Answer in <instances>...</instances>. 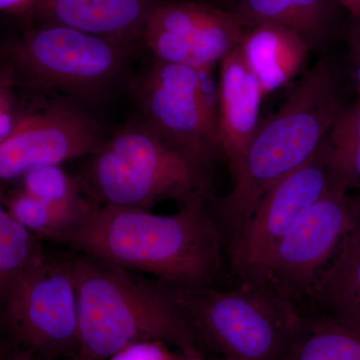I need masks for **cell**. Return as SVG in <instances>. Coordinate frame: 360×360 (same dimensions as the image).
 Returning <instances> with one entry per match:
<instances>
[{
  "mask_svg": "<svg viewBox=\"0 0 360 360\" xmlns=\"http://www.w3.org/2000/svg\"><path fill=\"white\" fill-rule=\"evenodd\" d=\"M205 200L189 201L174 214L96 203L59 243L181 290L210 288L221 269L222 229Z\"/></svg>",
  "mask_w": 360,
  "mask_h": 360,
  "instance_id": "6da1fadb",
  "label": "cell"
},
{
  "mask_svg": "<svg viewBox=\"0 0 360 360\" xmlns=\"http://www.w3.org/2000/svg\"><path fill=\"white\" fill-rule=\"evenodd\" d=\"M71 262L77 291V360H106L144 340L161 341L182 355L202 354L179 288L82 253Z\"/></svg>",
  "mask_w": 360,
  "mask_h": 360,
  "instance_id": "7a4b0ae2",
  "label": "cell"
},
{
  "mask_svg": "<svg viewBox=\"0 0 360 360\" xmlns=\"http://www.w3.org/2000/svg\"><path fill=\"white\" fill-rule=\"evenodd\" d=\"M338 115L333 78L328 66L319 63L276 113L258 123L233 187L217 208L220 227L232 240L267 191L316 153Z\"/></svg>",
  "mask_w": 360,
  "mask_h": 360,
  "instance_id": "3957f363",
  "label": "cell"
},
{
  "mask_svg": "<svg viewBox=\"0 0 360 360\" xmlns=\"http://www.w3.org/2000/svg\"><path fill=\"white\" fill-rule=\"evenodd\" d=\"M77 177L97 205L148 210L163 200L207 198L210 168L177 150L141 120L105 139Z\"/></svg>",
  "mask_w": 360,
  "mask_h": 360,
  "instance_id": "277c9868",
  "label": "cell"
},
{
  "mask_svg": "<svg viewBox=\"0 0 360 360\" xmlns=\"http://www.w3.org/2000/svg\"><path fill=\"white\" fill-rule=\"evenodd\" d=\"M179 291L202 345L227 359L281 360L302 319L295 302L262 283Z\"/></svg>",
  "mask_w": 360,
  "mask_h": 360,
  "instance_id": "5b68a950",
  "label": "cell"
},
{
  "mask_svg": "<svg viewBox=\"0 0 360 360\" xmlns=\"http://www.w3.org/2000/svg\"><path fill=\"white\" fill-rule=\"evenodd\" d=\"M134 49L65 26L44 23L13 45L11 58L18 77L32 89L94 101L120 84Z\"/></svg>",
  "mask_w": 360,
  "mask_h": 360,
  "instance_id": "8992f818",
  "label": "cell"
},
{
  "mask_svg": "<svg viewBox=\"0 0 360 360\" xmlns=\"http://www.w3.org/2000/svg\"><path fill=\"white\" fill-rule=\"evenodd\" d=\"M0 319L23 349L49 360H77V284L71 257L34 255L4 298Z\"/></svg>",
  "mask_w": 360,
  "mask_h": 360,
  "instance_id": "52a82bcc",
  "label": "cell"
},
{
  "mask_svg": "<svg viewBox=\"0 0 360 360\" xmlns=\"http://www.w3.org/2000/svg\"><path fill=\"white\" fill-rule=\"evenodd\" d=\"M212 70L163 63L155 59L132 85L139 120L170 146L212 167L219 153V116L212 89H206Z\"/></svg>",
  "mask_w": 360,
  "mask_h": 360,
  "instance_id": "ba28073f",
  "label": "cell"
},
{
  "mask_svg": "<svg viewBox=\"0 0 360 360\" xmlns=\"http://www.w3.org/2000/svg\"><path fill=\"white\" fill-rule=\"evenodd\" d=\"M359 220L360 200L331 188L284 234L250 283L264 284L295 303Z\"/></svg>",
  "mask_w": 360,
  "mask_h": 360,
  "instance_id": "9c48e42d",
  "label": "cell"
},
{
  "mask_svg": "<svg viewBox=\"0 0 360 360\" xmlns=\"http://www.w3.org/2000/svg\"><path fill=\"white\" fill-rule=\"evenodd\" d=\"M250 27L236 11L203 0H167L151 15L143 42L158 60L212 70Z\"/></svg>",
  "mask_w": 360,
  "mask_h": 360,
  "instance_id": "30bf717a",
  "label": "cell"
},
{
  "mask_svg": "<svg viewBox=\"0 0 360 360\" xmlns=\"http://www.w3.org/2000/svg\"><path fill=\"white\" fill-rule=\"evenodd\" d=\"M104 139L99 123L70 104L20 115L13 131L0 144V198L33 170L87 158Z\"/></svg>",
  "mask_w": 360,
  "mask_h": 360,
  "instance_id": "8fae6325",
  "label": "cell"
},
{
  "mask_svg": "<svg viewBox=\"0 0 360 360\" xmlns=\"http://www.w3.org/2000/svg\"><path fill=\"white\" fill-rule=\"evenodd\" d=\"M330 189L323 141L307 162L267 191L243 231L232 240V267L243 283L255 278L284 234Z\"/></svg>",
  "mask_w": 360,
  "mask_h": 360,
  "instance_id": "7c38bea8",
  "label": "cell"
},
{
  "mask_svg": "<svg viewBox=\"0 0 360 360\" xmlns=\"http://www.w3.org/2000/svg\"><path fill=\"white\" fill-rule=\"evenodd\" d=\"M167 0H45L47 25L65 26L134 49L143 42L151 15Z\"/></svg>",
  "mask_w": 360,
  "mask_h": 360,
  "instance_id": "4fadbf2b",
  "label": "cell"
},
{
  "mask_svg": "<svg viewBox=\"0 0 360 360\" xmlns=\"http://www.w3.org/2000/svg\"><path fill=\"white\" fill-rule=\"evenodd\" d=\"M217 91L219 151L226 158L234 179L259 123L260 104L264 96L239 46L220 61Z\"/></svg>",
  "mask_w": 360,
  "mask_h": 360,
  "instance_id": "5bb4252c",
  "label": "cell"
},
{
  "mask_svg": "<svg viewBox=\"0 0 360 360\" xmlns=\"http://www.w3.org/2000/svg\"><path fill=\"white\" fill-rule=\"evenodd\" d=\"M309 49L300 34L272 23L251 26L239 44L246 65L257 78L264 96L297 75Z\"/></svg>",
  "mask_w": 360,
  "mask_h": 360,
  "instance_id": "9a60e30c",
  "label": "cell"
},
{
  "mask_svg": "<svg viewBox=\"0 0 360 360\" xmlns=\"http://www.w3.org/2000/svg\"><path fill=\"white\" fill-rule=\"evenodd\" d=\"M307 296L315 315L360 328V220Z\"/></svg>",
  "mask_w": 360,
  "mask_h": 360,
  "instance_id": "2e32d148",
  "label": "cell"
},
{
  "mask_svg": "<svg viewBox=\"0 0 360 360\" xmlns=\"http://www.w3.org/2000/svg\"><path fill=\"white\" fill-rule=\"evenodd\" d=\"M18 182L20 189L51 206L56 213L63 229L58 243L77 229L96 205L77 177L71 176L61 165L33 170Z\"/></svg>",
  "mask_w": 360,
  "mask_h": 360,
  "instance_id": "e0dca14e",
  "label": "cell"
},
{
  "mask_svg": "<svg viewBox=\"0 0 360 360\" xmlns=\"http://www.w3.org/2000/svg\"><path fill=\"white\" fill-rule=\"evenodd\" d=\"M281 360H360V328L319 315L302 316Z\"/></svg>",
  "mask_w": 360,
  "mask_h": 360,
  "instance_id": "ac0fdd59",
  "label": "cell"
},
{
  "mask_svg": "<svg viewBox=\"0 0 360 360\" xmlns=\"http://www.w3.org/2000/svg\"><path fill=\"white\" fill-rule=\"evenodd\" d=\"M250 26L272 23L300 34L309 47L319 41L328 21V0H238L236 8Z\"/></svg>",
  "mask_w": 360,
  "mask_h": 360,
  "instance_id": "d6986e66",
  "label": "cell"
},
{
  "mask_svg": "<svg viewBox=\"0 0 360 360\" xmlns=\"http://www.w3.org/2000/svg\"><path fill=\"white\" fill-rule=\"evenodd\" d=\"M329 141H324L331 188L360 191V105L338 113Z\"/></svg>",
  "mask_w": 360,
  "mask_h": 360,
  "instance_id": "ffe728a7",
  "label": "cell"
},
{
  "mask_svg": "<svg viewBox=\"0 0 360 360\" xmlns=\"http://www.w3.org/2000/svg\"><path fill=\"white\" fill-rule=\"evenodd\" d=\"M40 248L39 238L18 224L0 200V307L14 281Z\"/></svg>",
  "mask_w": 360,
  "mask_h": 360,
  "instance_id": "44dd1931",
  "label": "cell"
},
{
  "mask_svg": "<svg viewBox=\"0 0 360 360\" xmlns=\"http://www.w3.org/2000/svg\"><path fill=\"white\" fill-rule=\"evenodd\" d=\"M0 200L11 217L33 236L58 243L63 229L51 206L20 188L1 196Z\"/></svg>",
  "mask_w": 360,
  "mask_h": 360,
  "instance_id": "7402d4cb",
  "label": "cell"
},
{
  "mask_svg": "<svg viewBox=\"0 0 360 360\" xmlns=\"http://www.w3.org/2000/svg\"><path fill=\"white\" fill-rule=\"evenodd\" d=\"M106 360H179V354L161 341L144 340L130 343Z\"/></svg>",
  "mask_w": 360,
  "mask_h": 360,
  "instance_id": "603a6c76",
  "label": "cell"
},
{
  "mask_svg": "<svg viewBox=\"0 0 360 360\" xmlns=\"http://www.w3.org/2000/svg\"><path fill=\"white\" fill-rule=\"evenodd\" d=\"M9 78L8 75H0V144L13 131L20 116L14 106Z\"/></svg>",
  "mask_w": 360,
  "mask_h": 360,
  "instance_id": "cb8c5ba5",
  "label": "cell"
},
{
  "mask_svg": "<svg viewBox=\"0 0 360 360\" xmlns=\"http://www.w3.org/2000/svg\"><path fill=\"white\" fill-rule=\"evenodd\" d=\"M44 1L45 0H0V11L14 15L37 13Z\"/></svg>",
  "mask_w": 360,
  "mask_h": 360,
  "instance_id": "d4e9b609",
  "label": "cell"
},
{
  "mask_svg": "<svg viewBox=\"0 0 360 360\" xmlns=\"http://www.w3.org/2000/svg\"><path fill=\"white\" fill-rule=\"evenodd\" d=\"M0 360H49L40 357L34 352L27 349H21L20 352H13V354H6L0 352Z\"/></svg>",
  "mask_w": 360,
  "mask_h": 360,
  "instance_id": "484cf974",
  "label": "cell"
},
{
  "mask_svg": "<svg viewBox=\"0 0 360 360\" xmlns=\"http://www.w3.org/2000/svg\"><path fill=\"white\" fill-rule=\"evenodd\" d=\"M179 360H206L202 354L182 355L179 354ZM224 360H231L225 359Z\"/></svg>",
  "mask_w": 360,
  "mask_h": 360,
  "instance_id": "4316f807",
  "label": "cell"
},
{
  "mask_svg": "<svg viewBox=\"0 0 360 360\" xmlns=\"http://www.w3.org/2000/svg\"><path fill=\"white\" fill-rule=\"evenodd\" d=\"M356 82H357V85H359V89L360 90V58H359V66H357V70H356Z\"/></svg>",
  "mask_w": 360,
  "mask_h": 360,
  "instance_id": "83f0119b",
  "label": "cell"
},
{
  "mask_svg": "<svg viewBox=\"0 0 360 360\" xmlns=\"http://www.w3.org/2000/svg\"><path fill=\"white\" fill-rule=\"evenodd\" d=\"M348 1H352V0H348Z\"/></svg>",
  "mask_w": 360,
  "mask_h": 360,
  "instance_id": "f1b7e54d",
  "label": "cell"
},
{
  "mask_svg": "<svg viewBox=\"0 0 360 360\" xmlns=\"http://www.w3.org/2000/svg\"><path fill=\"white\" fill-rule=\"evenodd\" d=\"M236 1H238V0H236Z\"/></svg>",
  "mask_w": 360,
  "mask_h": 360,
  "instance_id": "f546056e",
  "label": "cell"
}]
</instances>
